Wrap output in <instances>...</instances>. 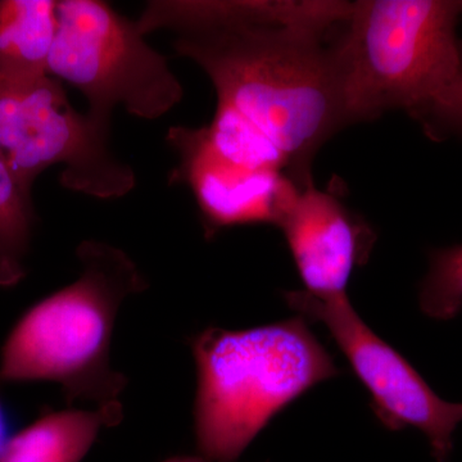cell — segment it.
<instances>
[{
	"label": "cell",
	"instance_id": "obj_1",
	"mask_svg": "<svg viewBox=\"0 0 462 462\" xmlns=\"http://www.w3.org/2000/svg\"><path fill=\"white\" fill-rule=\"evenodd\" d=\"M329 32L225 23L182 30L173 42L214 84L216 111L251 130L303 188L314 184L319 149L348 126Z\"/></svg>",
	"mask_w": 462,
	"mask_h": 462
},
{
	"label": "cell",
	"instance_id": "obj_2",
	"mask_svg": "<svg viewBox=\"0 0 462 462\" xmlns=\"http://www.w3.org/2000/svg\"><path fill=\"white\" fill-rule=\"evenodd\" d=\"M189 346L194 436L209 462H236L279 412L342 374L300 316L245 330L207 328Z\"/></svg>",
	"mask_w": 462,
	"mask_h": 462
},
{
	"label": "cell",
	"instance_id": "obj_3",
	"mask_svg": "<svg viewBox=\"0 0 462 462\" xmlns=\"http://www.w3.org/2000/svg\"><path fill=\"white\" fill-rule=\"evenodd\" d=\"M78 281L45 297L18 319L0 354V382H56L67 403L118 401L127 385L112 369L118 310L149 282L121 249L84 240L76 249Z\"/></svg>",
	"mask_w": 462,
	"mask_h": 462
},
{
	"label": "cell",
	"instance_id": "obj_4",
	"mask_svg": "<svg viewBox=\"0 0 462 462\" xmlns=\"http://www.w3.org/2000/svg\"><path fill=\"white\" fill-rule=\"evenodd\" d=\"M457 0H357L333 38L346 124L412 116L462 76Z\"/></svg>",
	"mask_w": 462,
	"mask_h": 462
},
{
	"label": "cell",
	"instance_id": "obj_5",
	"mask_svg": "<svg viewBox=\"0 0 462 462\" xmlns=\"http://www.w3.org/2000/svg\"><path fill=\"white\" fill-rule=\"evenodd\" d=\"M57 12L48 72L83 94L94 120L111 126L120 106L158 120L184 98L166 57L145 42L135 21L100 0H62Z\"/></svg>",
	"mask_w": 462,
	"mask_h": 462
},
{
	"label": "cell",
	"instance_id": "obj_6",
	"mask_svg": "<svg viewBox=\"0 0 462 462\" xmlns=\"http://www.w3.org/2000/svg\"><path fill=\"white\" fill-rule=\"evenodd\" d=\"M109 129L76 111L53 76H0V154L29 197L36 178L56 165L66 189L99 199L130 193L135 172L112 153Z\"/></svg>",
	"mask_w": 462,
	"mask_h": 462
},
{
	"label": "cell",
	"instance_id": "obj_7",
	"mask_svg": "<svg viewBox=\"0 0 462 462\" xmlns=\"http://www.w3.org/2000/svg\"><path fill=\"white\" fill-rule=\"evenodd\" d=\"M284 300L297 316L327 328L369 392L373 411L383 427L421 431L430 440L434 458L448 460L455 430L462 421V403L438 396L402 355L365 324L348 296L321 300L296 291L284 293Z\"/></svg>",
	"mask_w": 462,
	"mask_h": 462
},
{
	"label": "cell",
	"instance_id": "obj_8",
	"mask_svg": "<svg viewBox=\"0 0 462 462\" xmlns=\"http://www.w3.org/2000/svg\"><path fill=\"white\" fill-rule=\"evenodd\" d=\"M167 141L180 156L172 179L189 185L208 236L239 225L278 226L305 189L279 170L254 169L224 156L206 126L171 127Z\"/></svg>",
	"mask_w": 462,
	"mask_h": 462
},
{
	"label": "cell",
	"instance_id": "obj_9",
	"mask_svg": "<svg viewBox=\"0 0 462 462\" xmlns=\"http://www.w3.org/2000/svg\"><path fill=\"white\" fill-rule=\"evenodd\" d=\"M310 296H346L352 273L369 261L376 236L329 191L310 185L278 225Z\"/></svg>",
	"mask_w": 462,
	"mask_h": 462
},
{
	"label": "cell",
	"instance_id": "obj_10",
	"mask_svg": "<svg viewBox=\"0 0 462 462\" xmlns=\"http://www.w3.org/2000/svg\"><path fill=\"white\" fill-rule=\"evenodd\" d=\"M352 2L338 0H154L135 21L143 35L179 32L225 23H261L331 32L348 20Z\"/></svg>",
	"mask_w": 462,
	"mask_h": 462
},
{
	"label": "cell",
	"instance_id": "obj_11",
	"mask_svg": "<svg viewBox=\"0 0 462 462\" xmlns=\"http://www.w3.org/2000/svg\"><path fill=\"white\" fill-rule=\"evenodd\" d=\"M124 419L120 401L94 411L63 410L42 416L14 434L0 455V462H81L100 431Z\"/></svg>",
	"mask_w": 462,
	"mask_h": 462
},
{
	"label": "cell",
	"instance_id": "obj_12",
	"mask_svg": "<svg viewBox=\"0 0 462 462\" xmlns=\"http://www.w3.org/2000/svg\"><path fill=\"white\" fill-rule=\"evenodd\" d=\"M57 9L54 0L0 2V76L30 80L50 75Z\"/></svg>",
	"mask_w": 462,
	"mask_h": 462
},
{
	"label": "cell",
	"instance_id": "obj_13",
	"mask_svg": "<svg viewBox=\"0 0 462 462\" xmlns=\"http://www.w3.org/2000/svg\"><path fill=\"white\" fill-rule=\"evenodd\" d=\"M32 229V197L0 154V288L14 287L25 278Z\"/></svg>",
	"mask_w": 462,
	"mask_h": 462
},
{
	"label": "cell",
	"instance_id": "obj_14",
	"mask_svg": "<svg viewBox=\"0 0 462 462\" xmlns=\"http://www.w3.org/2000/svg\"><path fill=\"white\" fill-rule=\"evenodd\" d=\"M421 311L436 320H451L462 310V245L431 252L430 272L419 294Z\"/></svg>",
	"mask_w": 462,
	"mask_h": 462
},
{
	"label": "cell",
	"instance_id": "obj_15",
	"mask_svg": "<svg viewBox=\"0 0 462 462\" xmlns=\"http://www.w3.org/2000/svg\"><path fill=\"white\" fill-rule=\"evenodd\" d=\"M412 118L430 141L462 139V76Z\"/></svg>",
	"mask_w": 462,
	"mask_h": 462
},
{
	"label": "cell",
	"instance_id": "obj_16",
	"mask_svg": "<svg viewBox=\"0 0 462 462\" xmlns=\"http://www.w3.org/2000/svg\"><path fill=\"white\" fill-rule=\"evenodd\" d=\"M14 420L11 410L8 409L5 401L0 398V455L5 451L14 434Z\"/></svg>",
	"mask_w": 462,
	"mask_h": 462
},
{
	"label": "cell",
	"instance_id": "obj_17",
	"mask_svg": "<svg viewBox=\"0 0 462 462\" xmlns=\"http://www.w3.org/2000/svg\"><path fill=\"white\" fill-rule=\"evenodd\" d=\"M163 462H209L203 457H193V456H176Z\"/></svg>",
	"mask_w": 462,
	"mask_h": 462
}]
</instances>
